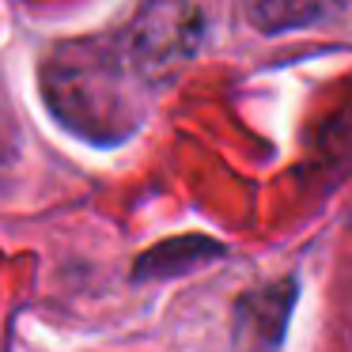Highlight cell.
Instances as JSON below:
<instances>
[{"label": "cell", "mask_w": 352, "mask_h": 352, "mask_svg": "<svg viewBox=\"0 0 352 352\" xmlns=\"http://www.w3.org/2000/svg\"><path fill=\"white\" fill-rule=\"evenodd\" d=\"M148 80L122 38H76L42 61V99L76 137L118 144L144 118Z\"/></svg>", "instance_id": "obj_1"}, {"label": "cell", "mask_w": 352, "mask_h": 352, "mask_svg": "<svg viewBox=\"0 0 352 352\" xmlns=\"http://www.w3.org/2000/svg\"><path fill=\"white\" fill-rule=\"evenodd\" d=\"M212 254H220V246L208 243V239H170V243H163L155 254H148V258L137 261V273L155 269L160 276H170V273H178V269H190V265H197V261L212 258Z\"/></svg>", "instance_id": "obj_5"}, {"label": "cell", "mask_w": 352, "mask_h": 352, "mask_svg": "<svg viewBox=\"0 0 352 352\" xmlns=\"http://www.w3.org/2000/svg\"><path fill=\"white\" fill-rule=\"evenodd\" d=\"M292 299H296V284L292 280L239 299V349L243 352H273L280 344Z\"/></svg>", "instance_id": "obj_3"}, {"label": "cell", "mask_w": 352, "mask_h": 352, "mask_svg": "<svg viewBox=\"0 0 352 352\" xmlns=\"http://www.w3.org/2000/svg\"><path fill=\"white\" fill-rule=\"evenodd\" d=\"M122 42L140 76L155 84L175 76L193 57L201 42V16L193 0H140Z\"/></svg>", "instance_id": "obj_2"}, {"label": "cell", "mask_w": 352, "mask_h": 352, "mask_svg": "<svg viewBox=\"0 0 352 352\" xmlns=\"http://www.w3.org/2000/svg\"><path fill=\"white\" fill-rule=\"evenodd\" d=\"M243 12L254 31L261 34H288L318 23L329 12V0H243Z\"/></svg>", "instance_id": "obj_4"}]
</instances>
